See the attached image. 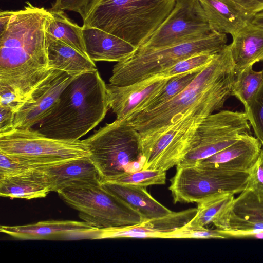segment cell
<instances>
[{"label":"cell","instance_id":"1","mask_svg":"<svg viewBox=\"0 0 263 263\" xmlns=\"http://www.w3.org/2000/svg\"><path fill=\"white\" fill-rule=\"evenodd\" d=\"M235 76L230 44L227 45L176 96L152 110L130 116L127 120L139 133L145 161L160 135L191 107L208 101L224 103L231 96Z\"/></svg>","mask_w":263,"mask_h":263},{"label":"cell","instance_id":"2","mask_svg":"<svg viewBox=\"0 0 263 263\" xmlns=\"http://www.w3.org/2000/svg\"><path fill=\"white\" fill-rule=\"evenodd\" d=\"M53 70L49 66L46 31L42 24L19 18L0 31V88L16 94L22 107Z\"/></svg>","mask_w":263,"mask_h":263},{"label":"cell","instance_id":"3","mask_svg":"<svg viewBox=\"0 0 263 263\" xmlns=\"http://www.w3.org/2000/svg\"><path fill=\"white\" fill-rule=\"evenodd\" d=\"M109 107L107 86L98 69L74 77L35 129L53 139L76 141L97 126Z\"/></svg>","mask_w":263,"mask_h":263},{"label":"cell","instance_id":"4","mask_svg":"<svg viewBox=\"0 0 263 263\" xmlns=\"http://www.w3.org/2000/svg\"><path fill=\"white\" fill-rule=\"evenodd\" d=\"M176 0H92L83 25L116 35L137 48L173 9Z\"/></svg>","mask_w":263,"mask_h":263},{"label":"cell","instance_id":"5","mask_svg":"<svg viewBox=\"0 0 263 263\" xmlns=\"http://www.w3.org/2000/svg\"><path fill=\"white\" fill-rule=\"evenodd\" d=\"M83 140L102 182L142 170L145 164L139 133L127 120L116 119Z\"/></svg>","mask_w":263,"mask_h":263},{"label":"cell","instance_id":"6","mask_svg":"<svg viewBox=\"0 0 263 263\" xmlns=\"http://www.w3.org/2000/svg\"><path fill=\"white\" fill-rule=\"evenodd\" d=\"M225 33L212 31L193 41L153 50H140L118 62L109 78L111 85L123 86L133 84L158 74L179 61L200 53L216 54L226 45Z\"/></svg>","mask_w":263,"mask_h":263},{"label":"cell","instance_id":"7","mask_svg":"<svg viewBox=\"0 0 263 263\" xmlns=\"http://www.w3.org/2000/svg\"><path fill=\"white\" fill-rule=\"evenodd\" d=\"M0 152L31 168L89 156L84 140L49 138L33 128H14L0 134Z\"/></svg>","mask_w":263,"mask_h":263},{"label":"cell","instance_id":"8","mask_svg":"<svg viewBox=\"0 0 263 263\" xmlns=\"http://www.w3.org/2000/svg\"><path fill=\"white\" fill-rule=\"evenodd\" d=\"M57 193L79 212L83 221L97 229L127 227L143 222L138 212L106 191L101 183L70 186Z\"/></svg>","mask_w":263,"mask_h":263},{"label":"cell","instance_id":"9","mask_svg":"<svg viewBox=\"0 0 263 263\" xmlns=\"http://www.w3.org/2000/svg\"><path fill=\"white\" fill-rule=\"evenodd\" d=\"M250 173L230 171L195 164L176 166L168 187L174 203L198 202L221 194H235L248 185Z\"/></svg>","mask_w":263,"mask_h":263},{"label":"cell","instance_id":"10","mask_svg":"<svg viewBox=\"0 0 263 263\" xmlns=\"http://www.w3.org/2000/svg\"><path fill=\"white\" fill-rule=\"evenodd\" d=\"M213 101L200 102L191 107L171 125L152 147L143 169L167 171L176 166L198 143V129L203 120L218 110Z\"/></svg>","mask_w":263,"mask_h":263},{"label":"cell","instance_id":"11","mask_svg":"<svg viewBox=\"0 0 263 263\" xmlns=\"http://www.w3.org/2000/svg\"><path fill=\"white\" fill-rule=\"evenodd\" d=\"M245 112L223 110L206 117L198 129L197 145L176 166L192 165L233 144L241 137L251 134Z\"/></svg>","mask_w":263,"mask_h":263},{"label":"cell","instance_id":"12","mask_svg":"<svg viewBox=\"0 0 263 263\" xmlns=\"http://www.w3.org/2000/svg\"><path fill=\"white\" fill-rule=\"evenodd\" d=\"M211 32L199 0H176L168 16L137 49L167 47L201 39Z\"/></svg>","mask_w":263,"mask_h":263},{"label":"cell","instance_id":"13","mask_svg":"<svg viewBox=\"0 0 263 263\" xmlns=\"http://www.w3.org/2000/svg\"><path fill=\"white\" fill-rule=\"evenodd\" d=\"M74 78L63 71L53 69L16 113L14 128H32L39 124L50 114Z\"/></svg>","mask_w":263,"mask_h":263},{"label":"cell","instance_id":"14","mask_svg":"<svg viewBox=\"0 0 263 263\" xmlns=\"http://www.w3.org/2000/svg\"><path fill=\"white\" fill-rule=\"evenodd\" d=\"M171 78L159 74L133 84L118 86L106 85L108 104L117 120H127L138 112L165 86Z\"/></svg>","mask_w":263,"mask_h":263},{"label":"cell","instance_id":"15","mask_svg":"<svg viewBox=\"0 0 263 263\" xmlns=\"http://www.w3.org/2000/svg\"><path fill=\"white\" fill-rule=\"evenodd\" d=\"M197 208L172 212L168 215L123 227L96 229L88 238H163L164 236L186 224L196 215Z\"/></svg>","mask_w":263,"mask_h":263},{"label":"cell","instance_id":"16","mask_svg":"<svg viewBox=\"0 0 263 263\" xmlns=\"http://www.w3.org/2000/svg\"><path fill=\"white\" fill-rule=\"evenodd\" d=\"M262 146L257 138L251 134L246 135L227 147L195 164L226 171L250 173L260 156Z\"/></svg>","mask_w":263,"mask_h":263},{"label":"cell","instance_id":"17","mask_svg":"<svg viewBox=\"0 0 263 263\" xmlns=\"http://www.w3.org/2000/svg\"><path fill=\"white\" fill-rule=\"evenodd\" d=\"M46 175L51 192L88 183H101L100 174L89 156L40 168Z\"/></svg>","mask_w":263,"mask_h":263},{"label":"cell","instance_id":"18","mask_svg":"<svg viewBox=\"0 0 263 263\" xmlns=\"http://www.w3.org/2000/svg\"><path fill=\"white\" fill-rule=\"evenodd\" d=\"M97 228L84 221L47 220L21 226H1L2 233L18 239L45 240L86 235Z\"/></svg>","mask_w":263,"mask_h":263},{"label":"cell","instance_id":"19","mask_svg":"<svg viewBox=\"0 0 263 263\" xmlns=\"http://www.w3.org/2000/svg\"><path fill=\"white\" fill-rule=\"evenodd\" d=\"M87 54L93 61L120 62L131 55L137 48L124 40L96 28L83 26Z\"/></svg>","mask_w":263,"mask_h":263},{"label":"cell","instance_id":"20","mask_svg":"<svg viewBox=\"0 0 263 263\" xmlns=\"http://www.w3.org/2000/svg\"><path fill=\"white\" fill-rule=\"evenodd\" d=\"M102 187L138 212L143 221L163 217L173 211L164 206L147 192L146 187L104 181Z\"/></svg>","mask_w":263,"mask_h":263},{"label":"cell","instance_id":"21","mask_svg":"<svg viewBox=\"0 0 263 263\" xmlns=\"http://www.w3.org/2000/svg\"><path fill=\"white\" fill-rule=\"evenodd\" d=\"M212 31L234 35L253 17L230 0H199Z\"/></svg>","mask_w":263,"mask_h":263},{"label":"cell","instance_id":"22","mask_svg":"<svg viewBox=\"0 0 263 263\" xmlns=\"http://www.w3.org/2000/svg\"><path fill=\"white\" fill-rule=\"evenodd\" d=\"M230 44L235 74L263 61V28L251 22L232 36Z\"/></svg>","mask_w":263,"mask_h":263},{"label":"cell","instance_id":"23","mask_svg":"<svg viewBox=\"0 0 263 263\" xmlns=\"http://www.w3.org/2000/svg\"><path fill=\"white\" fill-rule=\"evenodd\" d=\"M50 192L47 177L39 168L0 179V195L3 197L29 200L45 198Z\"/></svg>","mask_w":263,"mask_h":263},{"label":"cell","instance_id":"24","mask_svg":"<svg viewBox=\"0 0 263 263\" xmlns=\"http://www.w3.org/2000/svg\"><path fill=\"white\" fill-rule=\"evenodd\" d=\"M46 39L50 69L61 70L73 77L97 69L94 61L62 41L47 35Z\"/></svg>","mask_w":263,"mask_h":263},{"label":"cell","instance_id":"25","mask_svg":"<svg viewBox=\"0 0 263 263\" xmlns=\"http://www.w3.org/2000/svg\"><path fill=\"white\" fill-rule=\"evenodd\" d=\"M234 195L221 194L212 196L197 202L195 216L185 226L191 228L204 227L213 223L222 232L228 229L229 218Z\"/></svg>","mask_w":263,"mask_h":263},{"label":"cell","instance_id":"26","mask_svg":"<svg viewBox=\"0 0 263 263\" xmlns=\"http://www.w3.org/2000/svg\"><path fill=\"white\" fill-rule=\"evenodd\" d=\"M48 10L46 34L62 41L89 58L85 46L82 27L72 21L63 11Z\"/></svg>","mask_w":263,"mask_h":263},{"label":"cell","instance_id":"27","mask_svg":"<svg viewBox=\"0 0 263 263\" xmlns=\"http://www.w3.org/2000/svg\"><path fill=\"white\" fill-rule=\"evenodd\" d=\"M263 81V71H256L248 67L237 74L231 87V95L237 98L246 110Z\"/></svg>","mask_w":263,"mask_h":263},{"label":"cell","instance_id":"28","mask_svg":"<svg viewBox=\"0 0 263 263\" xmlns=\"http://www.w3.org/2000/svg\"><path fill=\"white\" fill-rule=\"evenodd\" d=\"M231 212L245 219L263 225V201L249 187L234 198Z\"/></svg>","mask_w":263,"mask_h":263},{"label":"cell","instance_id":"29","mask_svg":"<svg viewBox=\"0 0 263 263\" xmlns=\"http://www.w3.org/2000/svg\"><path fill=\"white\" fill-rule=\"evenodd\" d=\"M201 69L171 77L162 89L137 112L152 110L173 99L192 82Z\"/></svg>","mask_w":263,"mask_h":263},{"label":"cell","instance_id":"30","mask_svg":"<svg viewBox=\"0 0 263 263\" xmlns=\"http://www.w3.org/2000/svg\"><path fill=\"white\" fill-rule=\"evenodd\" d=\"M166 171L157 168H146L124 174L109 181L126 185L147 187L164 184Z\"/></svg>","mask_w":263,"mask_h":263},{"label":"cell","instance_id":"31","mask_svg":"<svg viewBox=\"0 0 263 263\" xmlns=\"http://www.w3.org/2000/svg\"><path fill=\"white\" fill-rule=\"evenodd\" d=\"M216 54L200 53L192 55L179 61L159 74L166 78H171L201 69L213 60Z\"/></svg>","mask_w":263,"mask_h":263},{"label":"cell","instance_id":"32","mask_svg":"<svg viewBox=\"0 0 263 263\" xmlns=\"http://www.w3.org/2000/svg\"><path fill=\"white\" fill-rule=\"evenodd\" d=\"M245 112L255 137L263 144V81Z\"/></svg>","mask_w":263,"mask_h":263},{"label":"cell","instance_id":"33","mask_svg":"<svg viewBox=\"0 0 263 263\" xmlns=\"http://www.w3.org/2000/svg\"><path fill=\"white\" fill-rule=\"evenodd\" d=\"M226 235L217 229L204 227L191 228L185 226L164 236L163 238H226Z\"/></svg>","mask_w":263,"mask_h":263},{"label":"cell","instance_id":"34","mask_svg":"<svg viewBox=\"0 0 263 263\" xmlns=\"http://www.w3.org/2000/svg\"><path fill=\"white\" fill-rule=\"evenodd\" d=\"M247 187L251 189L258 198L263 201V150L250 172Z\"/></svg>","mask_w":263,"mask_h":263},{"label":"cell","instance_id":"35","mask_svg":"<svg viewBox=\"0 0 263 263\" xmlns=\"http://www.w3.org/2000/svg\"><path fill=\"white\" fill-rule=\"evenodd\" d=\"M30 169L32 168L0 152V179L16 175Z\"/></svg>","mask_w":263,"mask_h":263},{"label":"cell","instance_id":"36","mask_svg":"<svg viewBox=\"0 0 263 263\" xmlns=\"http://www.w3.org/2000/svg\"><path fill=\"white\" fill-rule=\"evenodd\" d=\"M91 1L55 0L50 9L53 11H72L79 13L83 20Z\"/></svg>","mask_w":263,"mask_h":263},{"label":"cell","instance_id":"37","mask_svg":"<svg viewBox=\"0 0 263 263\" xmlns=\"http://www.w3.org/2000/svg\"><path fill=\"white\" fill-rule=\"evenodd\" d=\"M0 106L12 110L15 114L21 108L20 98L12 91L6 88H0Z\"/></svg>","mask_w":263,"mask_h":263},{"label":"cell","instance_id":"38","mask_svg":"<svg viewBox=\"0 0 263 263\" xmlns=\"http://www.w3.org/2000/svg\"><path fill=\"white\" fill-rule=\"evenodd\" d=\"M249 15L253 17L255 14L263 11V0H230Z\"/></svg>","mask_w":263,"mask_h":263},{"label":"cell","instance_id":"39","mask_svg":"<svg viewBox=\"0 0 263 263\" xmlns=\"http://www.w3.org/2000/svg\"><path fill=\"white\" fill-rule=\"evenodd\" d=\"M15 114L12 110L0 106V134L9 132L14 127Z\"/></svg>","mask_w":263,"mask_h":263},{"label":"cell","instance_id":"40","mask_svg":"<svg viewBox=\"0 0 263 263\" xmlns=\"http://www.w3.org/2000/svg\"><path fill=\"white\" fill-rule=\"evenodd\" d=\"M251 23L263 28V11L255 14Z\"/></svg>","mask_w":263,"mask_h":263},{"label":"cell","instance_id":"41","mask_svg":"<svg viewBox=\"0 0 263 263\" xmlns=\"http://www.w3.org/2000/svg\"><path fill=\"white\" fill-rule=\"evenodd\" d=\"M262 150H263V146H262Z\"/></svg>","mask_w":263,"mask_h":263}]
</instances>
